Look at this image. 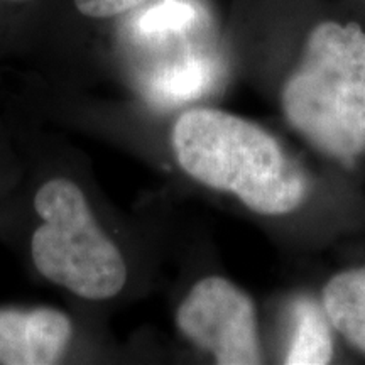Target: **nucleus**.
Returning <instances> with one entry per match:
<instances>
[{"label": "nucleus", "mask_w": 365, "mask_h": 365, "mask_svg": "<svg viewBox=\"0 0 365 365\" xmlns=\"http://www.w3.org/2000/svg\"><path fill=\"white\" fill-rule=\"evenodd\" d=\"M171 148L191 180L235 196L261 215H287L308 198L307 175L279 140L235 113L186 110L173 125Z\"/></svg>", "instance_id": "1"}, {"label": "nucleus", "mask_w": 365, "mask_h": 365, "mask_svg": "<svg viewBox=\"0 0 365 365\" xmlns=\"http://www.w3.org/2000/svg\"><path fill=\"white\" fill-rule=\"evenodd\" d=\"M289 125L314 149L350 164L365 153V31L319 22L281 93Z\"/></svg>", "instance_id": "2"}, {"label": "nucleus", "mask_w": 365, "mask_h": 365, "mask_svg": "<svg viewBox=\"0 0 365 365\" xmlns=\"http://www.w3.org/2000/svg\"><path fill=\"white\" fill-rule=\"evenodd\" d=\"M34 210L43 223L31 237V257L44 279L86 301H108L124 291V255L75 181H46L34 196Z\"/></svg>", "instance_id": "3"}, {"label": "nucleus", "mask_w": 365, "mask_h": 365, "mask_svg": "<svg viewBox=\"0 0 365 365\" xmlns=\"http://www.w3.org/2000/svg\"><path fill=\"white\" fill-rule=\"evenodd\" d=\"M176 325L186 340L217 364L262 362L252 299L225 277L208 276L196 282L178 308Z\"/></svg>", "instance_id": "4"}, {"label": "nucleus", "mask_w": 365, "mask_h": 365, "mask_svg": "<svg viewBox=\"0 0 365 365\" xmlns=\"http://www.w3.org/2000/svg\"><path fill=\"white\" fill-rule=\"evenodd\" d=\"M71 339V318L59 309H0V364H58L65 357Z\"/></svg>", "instance_id": "5"}, {"label": "nucleus", "mask_w": 365, "mask_h": 365, "mask_svg": "<svg viewBox=\"0 0 365 365\" xmlns=\"http://www.w3.org/2000/svg\"><path fill=\"white\" fill-rule=\"evenodd\" d=\"M323 312L330 327L365 355V267L349 269L327 282Z\"/></svg>", "instance_id": "6"}, {"label": "nucleus", "mask_w": 365, "mask_h": 365, "mask_svg": "<svg viewBox=\"0 0 365 365\" xmlns=\"http://www.w3.org/2000/svg\"><path fill=\"white\" fill-rule=\"evenodd\" d=\"M333 359L330 323L314 301L294 304V333L284 362L287 365H325Z\"/></svg>", "instance_id": "7"}, {"label": "nucleus", "mask_w": 365, "mask_h": 365, "mask_svg": "<svg viewBox=\"0 0 365 365\" xmlns=\"http://www.w3.org/2000/svg\"><path fill=\"white\" fill-rule=\"evenodd\" d=\"M195 19V11L190 4L180 0H168L144 14L143 29L145 33H166L188 26Z\"/></svg>", "instance_id": "8"}, {"label": "nucleus", "mask_w": 365, "mask_h": 365, "mask_svg": "<svg viewBox=\"0 0 365 365\" xmlns=\"http://www.w3.org/2000/svg\"><path fill=\"white\" fill-rule=\"evenodd\" d=\"M75 11L88 21H110L125 16L148 0H71Z\"/></svg>", "instance_id": "9"}, {"label": "nucleus", "mask_w": 365, "mask_h": 365, "mask_svg": "<svg viewBox=\"0 0 365 365\" xmlns=\"http://www.w3.org/2000/svg\"><path fill=\"white\" fill-rule=\"evenodd\" d=\"M207 71L200 63H186L164 75V91L170 95H191L205 85Z\"/></svg>", "instance_id": "10"}, {"label": "nucleus", "mask_w": 365, "mask_h": 365, "mask_svg": "<svg viewBox=\"0 0 365 365\" xmlns=\"http://www.w3.org/2000/svg\"><path fill=\"white\" fill-rule=\"evenodd\" d=\"M2 2H6V4H24V2H29V0H2Z\"/></svg>", "instance_id": "11"}]
</instances>
